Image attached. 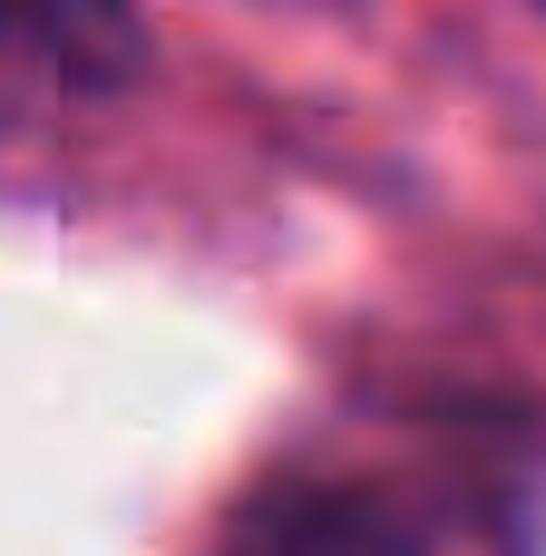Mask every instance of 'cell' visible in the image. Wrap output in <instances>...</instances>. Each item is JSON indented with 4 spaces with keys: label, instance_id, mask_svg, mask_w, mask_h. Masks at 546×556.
Wrapping results in <instances>:
<instances>
[{
    "label": "cell",
    "instance_id": "obj_1",
    "mask_svg": "<svg viewBox=\"0 0 546 556\" xmlns=\"http://www.w3.org/2000/svg\"><path fill=\"white\" fill-rule=\"evenodd\" d=\"M225 556H528L518 489L469 440L381 430L254 489Z\"/></svg>",
    "mask_w": 546,
    "mask_h": 556
},
{
    "label": "cell",
    "instance_id": "obj_2",
    "mask_svg": "<svg viewBox=\"0 0 546 556\" xmlns=\"http://www.w3.org/2000/svg\"><path fill=\"white\" fill-rule=\"evenodd\" d=\"M137 49L127 20H68V10H0V117L59 108L78 88H107Z\"/></svg>",
    "mask_w": 546,
    "mask_h": 556
}]
</instances>
